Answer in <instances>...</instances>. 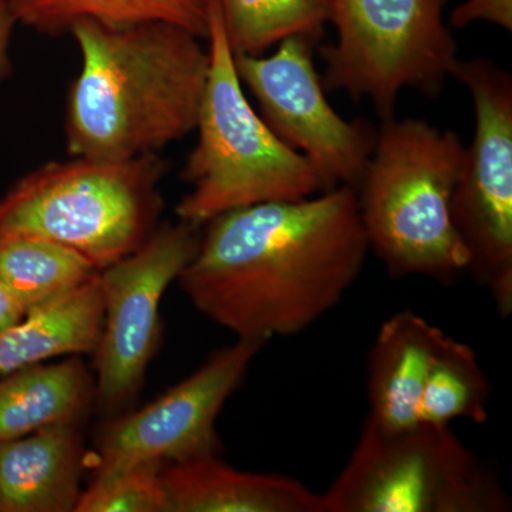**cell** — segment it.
<instances>
[{
  "mask_svg": "<svg viewBox=\"0 0 512 512\" xmlns=\"http://www.w3.org/2000/svg\"><path fill=\"white\" fill-rule=\"evenodd\" d=\"M160 463H141L93 474L74 512H168Z\"/></svg>",
  "mask_w": 512,
  "mask_h": 512,
  "instance_id": "cell-21",
  "label": "cell"
},
{
  "mask_svg": "<svg viewBox=\"0 0 512 512\" xmlns=\"http://www.w3.org/2000/svg\"><path fill=\"white\" fill-rule=\"evenodd\" d=\"M456 77L473 100L476 130L466 147L451 217L468 268L503 316L512 313V77L488 59H458Z\"/></svg>",
  "mask_w": 512,
  "mask_h": 512,
  "instance_id": "cell-8",
  "label": "cell"
},
{
  "mask_svg": "<svg viewBox=\"0 0 512 512\" xmlns=\"http://www.w3.org/2000/svg\"><path fill=\"white\" fill-rule=\"evenodd\" d=\"M16 23L47 36L70 33L80 20L110 26L163 22L207 40L211 0H9Z\"/></svg>",
  "mask_w": 512,
  "mask_h": 512,
  "instance_id": "cell-17",
  "label": "cell"
},
{
  "mask_svg": "<svg viewBox=\"0 0 512 512\" xmlns=\"http://www.w3.org/2000/svg\"><path fill=\"white\" fill-rule=\"evenodd\" d=\"M198 228L157 227L130 255L99 271L103 329L96 350L94 404L106 419L133 409L160 345V305L200 245Z\"/></svg>",
  "mask_w": 512,
  "mask_h": 512,
  "instance_id": "cell-9",
  "label": "cell"
},
{
  "mask_svg": "<svg viewBox=\"0 0 512 512\" xmlns=\"http://www.w3.org/2000/svg\"><path fill=\"white\" fill-rule=\"evenodd\" d=\"M316 45L308 37H288L271 56L234 55L235 69L266 126L313 165L326 191L356 188L377 131L369 121L343 119L330 106L313 62Z\"/></svg>",
  "mask_w": 512,
  "mask_h": 512,
  "instance_id": "cell-10",
  "label": "cell"
},
{
  "mask_svg": "<svg viewBox=\"0 0 512 512\" xmlns=\"http://www.w3.org/2000/svg\"><path fill=\"white\" fill-rule=\"evenodd\" d=\"M26 312L28 309L25 308V305L0 278V332L18 323Z\"/></svg>",
  "mask_w": 512,
  "mask_h": 512,
  "instance_id": "cell-24",
  "label": "cell"
},
{
  "mask_svg": "<svg viewBox=\"0 0 512 512\" xmlns=\"http://www.w3.org/2000/svg\"><path fill=\"white\" fill-rule=\"evenodd\" d=\"M446 335L409 309L384 320L369 355L367 420L392 431L419 424L421 392Z\"/></svg>",
  "mask_w": 512,
  "mask_h": 512,
  "instance_id": "cell-14",
  "label": "cell"
},
{
  "mask_svg": "<svg viewBox=\"0 0 512 512\" xmlns=\"http://www.w3.org/2000/svg\"><path fill=\"white\" fill-rule=\"evenodd\" d=\"M326 512H507L493 471L450 424L384 430L366 419L352 456L325 491Z\"/></svg>",
  "mask_w": 512,
  "mask_h": 512,
  "instance_id": "cell-6",
  "label": "cell"
},
{
  "mask_svg": "<svg viewBox=\"0 0 512 512\" xmlns=\"http://www.w3.org/2000/svg\"><path fill=\"white\" fill-rule=\"evenodd\" d=\"M264 346L259 340L237 339L154 402L106 419L96 436L93 474L220 454L215 421Z\"/></svg>",
  "mask_w": 512,
  "mask_h": 512,
  "instance_id": "cell-11",
  "label": "cell"
},
{
  "mask_svg": "<svg viewBox=\"0 0 512 512\" xmlns=\"http://www.w3.org/2000/svg\"><path fill=\"white\" fill-rule=\"evenodd\" d=\"M234 55L261 56L292 36L319 43L332 0H218Z\"/></svg>",
  "mask_w": 512,
  "mask_h": 512,
  "instance_id": "cell-19",
  "label": "cell"
},
{
  "mask_svg": "<svg viewBox=\"0 0 512 512\" xmlns=\"http://www.w3.org/2000/svg\"><path fill=\"white\" fill-rule=\"evenodd\" d=\"M487 22L512 30V0H466L451 12L450 25L461 29L471 23Z\"/></svg>",
  "mask_w": 512,
  "mask_h": 512,
  "instance_id": "cell-22",
  "label": "cell"
},
{
  "mask_svg": "<svg viewBox=\"0 0 512 512\" xmlns=\"http://www.w3.org/2000/svg\"><path fill=\"white\" fill-rule=\"evenodd\" d=\"M382 121L355 188L369 248L390 275L450 281L468 268L451 217L466 146L424 120Z\"/></svg>",
  "mask_w": 512,
  "mask_h": 512,
  "instance_id": "cell-3",
  "label": "cell"
},
{
  "mask_svg": "<svg viewBox=\"0 0 512 512\" xmlns=\"http://www.w3.org/2000/svg\"><path fill=\"white\" fill-rule=\"evenodd\" d=\"M18 25L10 9L9 0H0V83L9 76L12 70L10 62V42L13 29Z\"/></svg>",
  "mask_w": 512,
  "mask_h": 512,
  "instance_id": "cell-23",
  "label": "cell"
},
{
  "mask_svg": "<svg viewBox=\"0 0 512 512\" xmlns=\"http://www.w3.org/2000/svg\"><path fill=\"white\" fill-rule=\"evenodd\" d=\"M84 466L80 423L0 441V512H74Z\"/></svg>",
  "mask_w": 512,
  "mask_h": 512,
  "instance_id": "cell-12",
  "label": "cell"
},
{
  "mask_svg": "<svg viewBox=\"0 0 512 512\" xmlns=\"http://www.w3.org/2000/svg\"><path fill=\"white\" fill-rule=\"evenodd\" d=\"M163 481L168 512H326L302 481L237 470L220 454L164 464Z\"/></svg>",
  "mask_w": 512,
  "mask_h": 512,
  "instance_id": "cell-13",
  "label": "cell"
},
{
  "mask_svg": "<svg viewBox=\"0 0 512 512\" xmlns=\"http://www.w3.org/2000/svg\"><path fill=\"white\" fill-rule=\"evenodd\" d=\"M205 227L181 289L237 339L264 343L298 335L336 308L370 251L349 185L237 208Z\"/></svg>",
  "mask_w": 512,
  "mask_h": 512,
  "instance_id": "cell-1",
  "label": "cell"
},
{
  "mask_svg": "<svg viewBox=\"0 0 512 512\" xmlns=\"http://www.w3.org/2000/svg\"><path fill=\"white\" fill-rule=\"evenodd\" d=\"M164 171L157 154L123 161H52L3 195L0 234L50 239L101 271L136 251L156 231Z\"/></svg>",
  "mask_w": 512,
  "mask_h": 512,
  "instance_id": "cell-5",
  "label": "cell"
},
{
  "mask_svg": "<svg viewBox=\"0 0 512 512\" xmlns=\"http://www.w3.org/2000/svg\"><path fill=\"white\" fill-rule=\"evenodd\" d=\"M207 43L210 70L197 144L181 173L191 191L177 205L178 221L200 228L237 208L325 192L318 171L275 136L245 96L218 0H211Z\"/></svg>",
  "mask_w": 512,
  "mask_h": 512,
  "instance_id": "cell-4",
  "label": "cell"
},
{
  "mask_svg": "<svg viewBox=\"0 0 512 512\" xmlns=\"http://www.w3.org/2000/svg\"><path fill=\"white\" fill-rule=\"evenodd\" d=\"M97 269L73 249L28 234H0V278L32 309L79 288Z\"/></svg>",
  "mask_w": 512,
  "mask_h": 512,
  "instance_id": "cell-18",
  "label": "cell"
},
{
  "mask_svg": "<svg viewBox=\"0 0 512 512\" xmlns=\"http://www.w3.org/2000/svg\"><path fill=\"white\" fill-rule=\"evenodd\" d=\"M490 390L474 349L446 335L421 392L417 421L450 424L466 419L483 424L488 419Z\"/></svg>",
  "mask_w": 512,
  "mask_h": 512,
  "instance_id": "cell-20",
  "label": "cell"
},
{
  "mask_svg": "<svg viewBox=\"0 0 512 512\" xmlns=\"http://www.w3.org/2000/svg\"><path fill=\"white\" fill-rule=\"evenodd\" d=\"M99 272L79 288L25 313L0 332V375L47 359L89 355L103 329Z\"/></svg>",
  "mask_w": 512,
  "mask_h": 512,
  "instance_id": "cell-15",
  "label": "cell"
},
{
  "mask_svg": "<svg viewBox=\"0 0 512 512\" xmlns=\"http://www.w3.org/2000/svg\"><path fill=\"white\" fill-rule=\"evenodd\" d=\"M82 67L70 87L66 146L72 157L123 161L157 154L197 126L210 53L170 23L70 30Z\"/></svg>",
  "mask_w": 512,
  "mask_h": 512,
  "instance_id": "cell-2",
  "label": "cell"
},
{
  "mask_svg": "<svg viewBox=\"0 0 512 512\" xmlns=\"http://www.w3.org/2000/svg\"><path fill=\"white\" fill-rule=\"evenodd\" d=\"M448 0H332L336 42L320 47L326 92L367 99L394 117L404 89L439 96L456 66L457 43L444 20Z\"/></svg>",
  "mask_w": 512,
  "mask_h": 512,
  "instance_id": "cell-7",
  "label": "cell"
},
{
  "mask_svg": "<svg viewBox=\"0 0 512 512\" xmlns=\"http://www.w3.org/2000/svg\"><path fill=\"white\" fill-rule=\"evenodd\" d=\"M0 380V441L55 424L80 423L94 404V382L80 356L32 365Z\"/></svg>",
  "mask_w": 512,
  "mask_h": 512,
  "instance_id": "cell-16",
  "label": "cell"
}]
</instances>
